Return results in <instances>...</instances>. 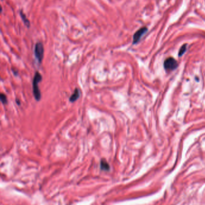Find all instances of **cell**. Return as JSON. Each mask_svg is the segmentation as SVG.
Returning a JSON list of instances; mask_svg holds the SVG:
<instances>
[{"label": "cell", "mask_w": 205, "mask_h": 205, "mask_svg": "<svg viewBox=\"0 0 205 205\" xmlns=\"http://www.w3.org/2000/svg\"><path fill=\"white\" fill-rule=\"evenodd\" d=\"M42 81V76L39 72H35L33 80V92L36 101H40L41 92L39 87V83Z\"/></svg>", "instance_id": "cell-1"}, {"label": "cell", "mask_w": 205, "mask_h": 205, "mask_svg": "<svg viewBox=\"0 0 205 205\" xmlns=\"http://www.w3.org/2000/svg\"><path fill=\"white\" fill-rule=\"evenodd\" d=\"M34 56L39 63L42 62L44 56V47L40 42H38L35 44L34 47Z\"/></svg>", "instance_id": "cell-2"}, {"label": "cell", "mask_w": 205, "mask_h": 205, "mask_svg": "<svg viewBox=\"0 0 205 205\" xmlns=\"http://www.w3.org/2000/svg\"><path fill=\"white\" fill-rule=\"evenodd\" d=\"M164 68L167 70H174L177 66V61L173 58H169L164 61Z\"/></svg>", "instance_id": "cell-3"}, {"label": "cell", "mask_w": 205, "mask_h": 205, "mask_svg": "<svg viewBox=\"0 0 205 205\" xmlns=\"http://www.w3.org/2000/svg\"><path fill=\"white\" fill-rule=\"evenodd\" d=\"M147 28L146 27H144V28H141L139 30L137 31L133 36V44H136L140 41L141 38L147 32Z\"/></svg>", "instance_id": "cell-4"}, {"label": "cell", "mask_w": 205, "mask_h": 205, "mask_svg": "<svg viewBox=\"0 0 205 205\" xmlns=\"http://www.w3.org/2000/svg\"><path fill=\"white\" fill-rule=\"evenodd\" d=\"M81 96V92L80 89L78 88H76L75 89L74 92L70 96V98H69V101H70L71 103H73L75 101H76Z\"/></svg>", "instance_id": "cell-5"}, {"label": "cell", "mask_w": 205, "mask_h": 205, "mask_svg": "<svg viewBox=\"0 0 205 205\" xmlns=\"http://www.w3.org/2000/svg\"><path fill=\"white\" fill-rule=\"evenodd\" d=\"M100 166H101V169L102 170L109 171L110 170V165H109V164L108 163L107 161H106L105 159L101 160Z\"/></svg>", "instance_id": "cell-6"}, {"label": "cell", "mask_w": 205, "mask_h": 205, "mask_svg": "<svg viewBox=\"0 0 205 205\" xmlns=\"http://www.w3.org/2000/svg\"><path fill=\"white\" fill-rule=\"evenodd\" d=\"M19 13H20V17H21L22 20L23 22L24 23V24H25V25L26 26H27V27H28V28H30V22L29 20H28V19L27 18V17H26L25 14H24V13H23L22 11L20 10Z\"/></svg>", "instance_id": "cell-7"}, {"label": "cell", "mask_w": 205, "mask_h": 205, "mask_svg": "<svg viewBox=\"0 0 205 205\" xmlns=\"http://www.w3.org/2000/svg\"><path fill=\"white\" fill-rule=\"evenodd\" d=\"M0 99H1V101L3 104H7V98L6 96L3 93H1L0 95Z\"/></svg>", "instance_id": "cell-8"}, {"label": "cell", "mask_w": 205, "mask_h": 205, "mask_svg": "<svg viewBox=\"0 0 205 205\" xmlns=\"http://www.w3.org/2000/svg\"><path fill=\"white\" fill-rule=\"evenodd\" d=\"M186 50H187V44H184V45H183L181 47V48H180L179 52V56H182V55L185 52Z\"/></svg>", "instance_id": "cell-9"}]
</instances>
